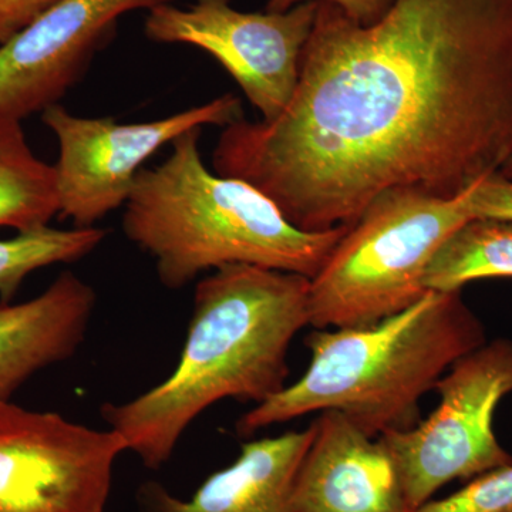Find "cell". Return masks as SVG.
Listing matches in <instances>:
<instances>
[{
  "instance_id": "6da1fadb",
  "label": "cell",
  "mask_w": 512,
  "mask_h": 512,
  "mask_svg": "<svg viewBox=\"0 0 512 512\" xmlns=\"http://www.w3.org/2000/svg\"><path fill=\"white\" fill-rule=\"evenodd\" d=\"M512 160V0H394L372 25L318 3L291 101L224 127L212 168L303 231L396 188L453 198Z\"/></svg>"
},
{
  "instance_id": "7a4b0ae2",
  "label": "cell",
  "mask_w": 512,
  "mask_h": 512,
  "mask_svg": "<svg viewBox=\"0 0 512 512\" xmlns=\"http://www.w3.org/2000/svg\"><path fill=\"white\" fill-rule=\"evenodd\" d=\"M311 279L261 266L215 269L195 288L180 360L164 382L100 414L150 470L173 457L188 427L225 399L264 403L288 379V352L309 325Z\"/></svg>"
},
{
  "instance_id": "3957f363",
  "label": "cell",
  "mask_w": 512,
  "mask_h": 512,
  "mask_svg": "<svg viewBox=\"0 0 512 512\" xmlns=\"http://www.w3.org/2000/svg\"><path fill=\"white\" fill-rule=\"evenodd\" d=\"M201 130L187 131L167 160L143 168L124 204L121 228L153 258L161 285L177 291L232 264L316 276L349 227L303 231L254 185L212 173L201 158Z\"/></svg>"
},
{
  "instance_id": "277c9868",
  "label": "cell",
  "mask_w": 512,
  "mask_h": 512,
  "mask_svg": "<svg viewBox=\"0 0 512 512\" xmlns=\"http://www.w3.org/2000/svg\"><path fill=\"white\" fill-rule=\"evenodd\" d=\"M485 343L460 292H427L410 308L363 328L315 329L311 363L298 382L256 404L237 433L336 410L367 436L416 426L419 402L454 362Z\"/></svg>"
},
{
  "instance_id": "5b68a950",
  "label": "cell",
  "mask_w": 512,
  "mask_h": 512,
  "mask_svg": "<svg viewBox=\"0 0 512 512\" xmlns=\"http://www.w3.org/2000/svg\"><path fill=\"white\" fill-rule=\"evenodd\" d=\"M467 192L446 198L396 188L370 202L311 279L309 325L363 328L420 301L431 258L473 218Z\"/></svg>"
},
{
  "instance_id": "8992f818",
  "label": "cell",
  "mask_w": 512,
  "mask_h": 512,
  "mask_svg": "<svg viewBox=\"0 0 512 512\" xmlns=\"http://www.w3.org/2000/svg\"><path fill=\"white\" fill-rule=\"evenodd\" d=\"M434 389L439 406L426 420L379 436L399 470L410 512L451 481L512 464L493 427L498 403L512 392V342L494 340L460 357Z\"/></svg>"
},
{
  "instance_id": "52a82bcc",
  "label": "cell",
  "mask_w": 512,
  "mask_h": 512,
  "mask_svg": "<svg viewBox=\"0 0 512 512\" xmlns=\"http://www.w3.org/2000/svg\"><path fill=\"white\" fill-rule=\"evenodd\" d=\"M242 117L234 94L144 123L74 116L60 106L43 111V124L55 134L59 215L74 227H96L111 211L124 207L143 164L187 131L228 126Z\"/></svg>"
},
{
  "instance_id": "ba28073f",
  "label": "cell",
  "mask_w": 512,
  "mask_h": 512,
  "mask_svg": "<svg viewBox=\"0 0 512 512\" xmlns=\"http://www.w3.org/2000/svg\"><path fill=\"white\" fill-rule=\"evenodd\" d=\"M124 451L117 431L0 402V512H104Z\"/></svg>"
},
{
  "instance_id": "9c48e42d",
  "label": "cell",
  "mask_w": 512,
  "mask_h": 512,
  "mask_svg": "<svg viewBox=\"0 0 512 512\" xmlns=\"http://www.w3.org/2000/svg\"><path fill=\"white\" fill-rule=\"evenodd\" d=\"M316 12L318 2L285 12H242L231 0H195L187 8L163 3L148 10L144 33L153 42L207 52L261 111L262 120H272L298 86Z\"/></svg>"
},
{
  "instance_id": "30bf717a",
  "label": "cell",
  "mask_w": 512,
  "mask_h": 512,
  "mask_svg": "<svg viewBox=\"0 0 512 512\" xmlns=\"http://www.w3.org/2000/svg\"><path fill=\"white\" fill-rule=\"evenodd\" d=\"M171 0H62L0 45V117L22 121L55 106L101 40L133 10Z\"/></svg>"
},
{
  "instance_id": "8fae6325",
  "label": "cell",
  "mask_w": 512,
  "mask_h": 512,
  "mask_svg": "<svg viewBox=\"0 0 512 512\" xmlns=\"http://www.w3.org/2000/svg\"><path fill=\"white\" fill-rule=\"evenodd\" d=\"M293 484L296 512H410L399 470L379 440L336 410L320 412Z\"/></svg>"
},
{
  "instance_id": "7c38bea8",
  "label": "cell",
  "mask_w": 512,
  "mask_h": 512,
  "mask_svg": "<svg viewBox=\"0 0 512 512\" xmlns=\"http://www.w3.org/2000/svg\"><path fill=\"white\" fill-rule=\"evenodd\" d=\"M315 436L308 429L252 440L234 463L211 474L188 500L163 484L146 481L137 488L138 512H296L293 484Z\"/></svg>"
},
{
  "instance_id": "4fadbf2b",
  "label": "cell",
  "mask_w": 512,
  "mask_h": 512,
  "mask_svg": "<svg viewBox=\"0 0 512 512\" xmlns=\"http://www.w3.org/2000/svg\"><path fill=\"white\" fill-rule=\"evenodd\" d=\"M96 302L93 286L66 271L30 301L0 303V402L40 370L76 355Z\"/></svg>"
},
{
  "instance_id": "5bb4252c",
  "label": "cell",
  "mask_w": 512,
  "mask_h": 512,
  "mask_svg": "<svg viewBox=\"0 0 512 512\" xmlns=\"http://www.w3.org/2000/svg\"><path fill=\"white\" fill-rule=\"evenodd\" d=\"M59 215L55 165L33 153L19 120L0 117V227H47Z\"/></svg>"
},
{
  "instance_id": "9a60e30c",
  "label": "cell",
  "mask_w": 512,
  "mask_h": 512,
  "mask_svg": "<svg viewBox=\"0 0 512 512\" xmlns=\"http://www.w3.org/2000/svg\"><path fill=\"white\" fill-rule=\"evenodd\" d=\"M485 278H512V221L464 222L431 258L423 284L426 291L451 293Z\"/></svg>"
},
{
  "instance_id": "2e32d148",
  "label": "cell",
  "mask_w": 512,
  "mask_h": 512,
  "mask_svg": "<svg viewBox=\"0 0 512 512\" xmlns=\"http://www.w3.org/2000/svg\"><path fill=\"white\" fill-rule=\"evenodd\" d=\"M107 237L103 228L47 227L0 239V303H10L23 281L37 269L80 261Z\"/></svg>"
},
{
  "instance_id": "e0dca14e",
  "label": "cell",
  "mask_w": 512,
  "mask_h": 512,
  "mask_svg": "<svg viewBox=\"0 0 512 512\" xmlns=\"http://www.w3.org/2000/svg\"><path fill=\"white\" fill-rule=\"evenodd\" d=\"M414 512H512V464L481 474L457 493Z\"/></svg>"
},
{
  "instance_id": "ac0fdd59",
  "label": "cell",
  "mask_w": 512,
  "mask_h": 512,
  "mask_svg": "<svg viewBox=\"0 0 512 512\" xmlns=\"http://www.w3.org/2000/svg\"><path fill=\"white\" fill-rule=\"evenodd\" d=\"M467 208L473 218L512 221V181L500 173L485 178L468 190Z\"/></svg>"
},
{
  "instance_id": "d6986e66",
  "label": "cell",
  "mask_w": 512,
  "mask_h": 512,
  "mask_svg": "<svg viewBox=\"0 0 512 512\" xmlns=\"http://www.w3.org/2000/svg\"><path fill=\"white\" fill-rule=\"evenodd\" d=\"M306 2L328 3L342 10L343 15L357 25L367 26L382 18L394 0H268L266 10L285 12Z\"/></svg>"
},
{
  "instance_id": "ffe728a7",
  "label": "cell",
  "mask_w": 512,
  "mask_h": 512,
  "mask_svg": "<svg viewBox=\"0 0 512 512\" xmlns=\"http://www.w3.org/2000/svg\"><path fill=\"white\" fill-rule=\"evenodd\" d=\"M62 0H0V45Z\"/></svg>"
},
{
  "instance_id": "44dd1931",
  "label": "cell",
  "mask_w": 512,
  "mask_h": 512,
  "mask_svg": "<svg viewBox=\"0 0 512 512\" xmlns=\"http://www.w3.org/2000/svg\"><path fill=\"white\" fill-rule=\"evenodd\" d=\"M501 175L503 177L508 178V180L512 181V160L508 161L507 165L501 170Z\"/></svg>"
}]
</instances>
